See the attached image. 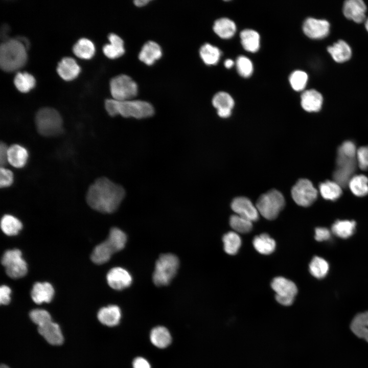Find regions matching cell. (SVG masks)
Masks as SVG:
<instances>
[{"label": "cell", "mask_w": 368, "mask_h": 368, "mask_svg": "<svg viewBox=\"0 0 368 368\" xmlns=\"http://www.w3.org/2000/svg\"><path fill=\"white\" fill-rule=\"evenodd\" d=\"M124 188L106 177L96 179L86 194L87 204L94 210L103 213L114 212L125 197Z\"/></svg>", "instance_id": "1"}, {"label": "cell", "mask_w": 368, "mask_h": 368, "mask_svg": "<svg viewBox=\"0 0 368 368\" xmlns=\"http://www.w3.org/2000/svg\"><path fill=\"white\" fill-rule=\"evenodd\" d=\"M105 107L108 113L112 117L120 114L123 117L140 119L150 117L154 113L151 104L141 100L107 99L105 101Z\"/></svg>", "instance_id": "2"}, {"label": "cell", "mask_w": 368, "mask_h": 368, "mask_svg": "<svg viewBox=\"0 0 368 368\" xmlns=\"http://www.w3.org/2000/svg\"><path fill=\"white\" fill-rule=\"evenodd\" d=\"M27 58L26 48L18 39H8L0 46V66L7 72H12L24 66Z\"/></svg>", "instance_id": "3"}, {"label": "cell", "mask_w": 368, "mask_h": 368, "mask_svg": "<svg viewBox=\"0 0 368 368\" xmlns=\"http://www.w3.org/2000/svg\"><path fill=\"white\" fill-rule=\"evenodd\" d=\"M126 242L127 236L124 232L118 228H112L108 238L94 249L90 256L91 261L99 265L106 263L113 254L124 248Z\"/></svg>", "instance_id": "4"}, {"label": "cell", "mask_w": 368, "mask_h": 368, "mask_svg": "<svg viewBox=\"0 0 368 368\" xmlns=\"http://www.w3.org/2000/svg\"><path fill=\"white\" fill-rule=\"evenodd\" d=\"M37 132L45 137L60 134L63 131V121L60 113L51 107L39 109L35 118Z\"/></svg>", "instance_id": "5"}, {"label": "cell", "mask_w": 368, "mask_h": 368, "mask_svg": "<svg viewBox=\"0 0 368 368\" xmlns=\"http://www.w3.org/2000/svg\"><path fill=\"white\" fill-rule=\"evenodd\" d=\"M179 267L178 258L172 254L160 256L156 262L152 275L154 283L158 286L169 284L176 274Z\"/></svg>", "instance_id": "6"}, {"label": "cell", "mask_w": 368, "mask_h": 368, "mask_svg": "<svg viewBox=\"0 0 368 368\" xmlns=\"http://www.w3.org/2000/svg\"><path fill=\"white\" fill-rule=\"evenodd\" d=\"M285 204L284 197L279 191L272 189L261 195L255 204L258 212L268 220L275 219Z\"/></svg>", "instance_id": "7"}, {"label": "cell", "mask_w": 368, "mask_h": 368, "mask_svg": "<svg viewBox=\"0 0 368 368\" xmlns=\"http://www.w3.org/2000/svg\"><path fill=\"white\" fill-rule=\"evenodd\" d=\"M110 88L113 99L118 101L131 100L137 94L136 83L126 75H120L111 79Z\"/></svg>", "instance_id": "8"}, {"label": "cell", "mask_w": 368, "mask_h": 368, "mask_svg": "<svg viewBox=\"0 0 368 368\" xmlns=\"http://www.w3.org/2000/svg\"><path fill=\"white\" fill-rule=\"evenodd\" d=\"M1 262L7 274L12 279L20 278L27 273V265L18 249L8 250L4 254Z\"/></svg>", "instance_id": "9"}, {"label": "cell", "mask_w": 368, "mask_h": 368, "mask_svg": "<svg viewBox=\"0 0 368 368\" xmlns=\"http://www.w3.org/2000/svg\"><path fill=\"white\" fill-rule=\"evenodd\" d=\"M271 286L275 292V300L279 304L285 306L293 304L297 293V288L292 281L278 277L272 280Z\"/></svg>", "instance_id": "10"}, {"label": "cell", "mask_w": 368, "mask_h": 368, "mask_svg": "<svg viewBox=\"0 0 368 368\" xmlns=\"http://www.w3.org/2000/svg\"><path fill=\"white\" fill-rule=\"evenodd\" d=\"M318 192L312 183L307 179H299L291 189V196L298 205L307 207L316 199Z\"/></svg>", "instance_id": "11"}, {"label": "cell", "mask_w": 368, "mask_h": 368, "mask_svg": "<svg viewBox=\"0 0 368 368\" xmlns=\"http://www.w3.org/2000/svg\"><path fill=\"white\" fill-rule=\"evenodd\" d=\"M356 158L348 157L337 153L336 169L334 172V181L341 186H344L351 179L356 167Z\"/></svg>", "instance_id": "12"}, {"label": "cell", "mask_w": 368, "mask_h": 368, "mask_svg": "<svg viewBox=\"0 0 368 368\" xmlns=\"http://www.w3.org/2000/svg\"><path fill=\"white\" fill-rule=\"evenodd\" d=\"M330 28V24L327 20L309 17L304 21L303 30L309 38L318 39L328 36Z\"/></svg>", "instance_id": "13"}, {"label": "cell", "mask_w": 368, "mask_h": 368, "mask_svg": "<svg viewBox=\"0 0 368 368\" xmlns=\"http://www.w3.org/2000/svg\"><path fill=\"white\" fill-rule=\"evenodd\" d=\"M232 210L238 215L256 221L259 218V212L255 205L247 197L240 196L235 198L231 204Z\"/></svg>", "instance_id": "14"}, {"label": "cell", "mask_w": 368, "mask_h": 368, "mask_svg": "<svg viewBox=\"0 0 368 368\" xmlns=\"http://www.w3.org/2000/svg\"><path fill=\"white\" fill-rule=\"evenodd\" d=\"M106 279L109 286L113 289L121 290L130 286L132 278L125 269L116 267L110 269Z\"/></svg>", "instance_id": "15"}, {"label": "cell", "mask_w": 368, "mask_h": 368, "mask_svg": "<svg viewBox=\"0 0 368 368\" xmlns=\"http://www.w3.org/2000/svg\"><path fill=\"white\" fill-rule=\"evenodd\" d=\"M366 6L362 0H347L343 5V13L345 17L356 23L365 20Z\"/></svg>", "instance_id": "16"}, {"label": "cell", "mask_w": 368, "mask_h": 368, "mask_svg": "<svg viewBox=\"0 0 368 368\" xmlns=\"http://www.w3.org/2000/svg\"><path fill=\"white\" fill-rule=\"evenodd\" d=\"M302 108L308 112H317L322 107L323 97L315 89H308L304 91L301 97Z\"/></svg>", "instance_id": "17"}, {"label": "cell", "mask_w": 368, "mask_h": 368, "mask_svg": "<svg viewBox=\"0 0 368 368\" xmlns=\"http://www.w3.org/2000/svg\"><path fill=\"white\" fill-rule=\"evenodd\" d=\"M38 332L50 344L55 346L63 343V337L59 325L52 320L38 327Z\"/></svg>", "instance_id": "18"}, {"label": "cell", "mask_w": 368, "mask_h": 368, "mask_svg": "<svg viewBox=\"0 0 368 368\" xmlns=\"http://www.w3.org/2000/svg\"><path fill=\"white\" fill-rule=\"evenodd\" d=\"M212 104L217 109L218 116L221 118H226L231 114L234 101L228 94L220 91L214 96Z\"/></svg>", "instance_id": "19"}, {"label": "cell", "mask_w": 368, "mask_h": 368, "mask_svg": "<svg viewBox=\"0 0 368 368\" xmlns=\"http://www.w3.org/2000/svg\"><path fill=\"white\" fill-rule=\"evenodd\" d=\"M29 158V153L24 146L17 144H13L8 149V163L13 167L21 168L25 166Z\"/></svg>", "instance_id": "20"}, {"label": "cell", "mask_w": 368, "mask_h": 368, "mask_svg": "<svg viewBox=\"0 0 368 368\" xmlns=\"http://www.w3.org/2000/svg\"><path fill=\"white\" fill-rule=\"evenodd\" d=\"M54 294V290L51 284L48 282H37L33 285L31 295L36 304H40L51 302Z\"/></svg>", "instance_id": "21"}, {"label": "cell", "mask_w": 368, "mask_h": 368, "mask_svg": "<svg viewBox=\"0 0 368 368\" xmlns=\"http://www.w3.org/2000/svg\"><path fill=\"white\" fill-rule=\"evenodd\" d=\"M57 71L62 79L68 81L78 76L80 72V67L74 59L66 57L58 63Z\"/></svg>", "instance_id": "22"}, {"label": "cell", "mask_w": 368, "mask_h": 368, "mask_svg": "<svg viewBox=\"0 0 368 368\" xmlns=\"http://www.w3.org/2000/svg\"><path fill=\"white\" fill-rule=\"evenodd\" d=\"M162 55L160 46L155 42L149 41L142 47L139 55V59L148 65H152Z\"/></svg>", "instance_id": "23"}, {"label": "cell", "mask_w": 368, "mask_h": 368, "mask_svg": "<svg viewBox=\"0 0 368 368\" xmlns=\"http://www.w3.org/2000/svg\"><path fill=\"white\" fill-rule=\"evenodd\" d=\"M327 51L333 60L338 63L349 60L352 56V50L345 41L339 40L327 48Z\"/></svg>", "instance_id": "24"}, {"label": "cell", "mask_w": 368, "mask_h": 368, "mask_svg": "<svg viewBox=\"0 0 368 368\" xmlns=\"http://www.w3.org/2000/svg\"><path fill=\"white\" fill-rule=\"evenodd\" d=\"M121 317L120 308L116 305H110L102 308L98 313V318L103 324L112 327L119 323Z\"/></svg>", "instance_id": "25"}, {"label": "cell", "mask_w": 368, "mask_h": 368, "mask_svg": "<svg viewBox=\"0 0 368 368\" xmlns=\"http://www.w3.org/2000/svg\"><path fill=\"white\" fill-rule=\"evenodd\" d=\"M110 43L103 47L104 54L110 59H114L122 56L125 53L123 40L118 35L110 33L108 36Z\"/></svg>", "instance_id": "26"}, {"label": "cell", "mask_w": 368, "mask_h": 368, "mask_svg": "<svg viewBox=\"0 0 368 368\" xmlns=\"http://www.w3.org/2000/svg\"><path fill=\"white\" fill-rule=\"evenodd\" d=\"M350 327L355 335L368 342V311L357 314Z\"/></svg>", "instance_id": "27"}, {"label": "cell", "mask_w": 368, "mask_h": 368, "mask_svg": "<svg viewBox=\"0 0 368 368\" xmlns=\"http://www.w3.org/2000/svg\"><path fill=\"white\" fill-rule=\"evenodd\" d=\"M241 44L243 48L250 52H256L260 47V35L255 30L245 29L240 33Z\"/></svg>", "instance_id": "28"}, {"label": "cell", "mask_w": 368, "mask_h": 368, "mask_svg": "<svg viewBox=\"0 0 368 368\" xmlns=\"http://www.w3.org/2000/svg\"><path fill=\"white\" fill-rule=\"evenodd\" d=\"M213 30L220 37L228 39L235 34L236 27L232 20L227 18H221L215 21Z\"/></svg>", "instance_id": "29"}, {"label": "cell", "mask_w": 368, "mask_h": 368, "mask_svg": "<svg viewBox=\"0 0 368 368\" xmlns=\"http://www.w3.org/2000/svg\"><path fill=\"white\" fill-rule=\"evenodd\" d=\"M356 223L354 220H336L332 225V232L336 236L346 239L355 232Z\"/></svg>", "instance_id": "30"}, {"label": "cell", "mask_w": 368, "mask_h": 368, "mask_svg": "<svg viewBox=\"0 0 368 368\" xmlns=\"http://www.w3.org/2000/svg\"><path fill=\"white\" fill-rule=\"evenodd\" d=\"M252 243L256 250L263 255H269L272 253L276 246L275 241L267 234H262L256 236Z\"/></svg>", "instance_id": "31"}, {"label": "cell", "mask_w": 368, "mask_h": 368, "mask_svg": "<svg viewBox=\"0 0 368 368\" xmlns=\"http://www.w3.org/2000/svg\"><path fill=\"white\" fill-rule=\"evenodd\" d=\"M150 337L151 342L159 348H166L171 342V336L169 331L162 326L153 328Z\"/></svg>", "instance_id": "32"}, {"label": "cell", "mask_w": 368, "mask_h": 368, "mask_svg": "<svg viewBox=\"0 0 368 368\" xmlns=\"http://www.w3.org/2000/svg\"><path fill=\"white\" fill-rule=\"evenodd\" d=\"M341 186L335 181L327 180L319 186L321 196L326 200H335L342 194Z\"/></svg>", "instance_id": "33"}, {"label": "cell", "mask_w": 368, "mask_h": 368, "mask_svg": "<svg viewBox=\"0 0 368 368\" xmlns=\"http://www.w3.org/2000/svg\"><path fill=\"white\" fill-rule=\"evenodd\" d=\"M351 191L356 196L362 197L368 194V178L364 175L352 176L348 182Z\"/></svg>", "instance_id": "34"}, {"label": "cell", "mask_w": 368, "mask_h": 368, "mask_svg": "<svg viewBox=\"0 0 368 368\" xmlns=\"http://www.w3.org/2000/svg\"><path fill=\"white\" fill-rule=\"evenodd\" d=\"M74 54L81 58L89 59L95 53V46L93 42L86 38H81L74 45Z\"/></svg>", "instance_id": "35"}, {"label": "cell", "mask_w": 368, "mask_h": 368, "mask_svg": "<svg viewBox=\"0 0 368 368\" xmlns=\"http://www.w3.org/2000/svg\"><path fill=\"white\" fill-rule=\"evenodd\" d=\"M200 55L207 65H215L218 62L221 52L219 49L209 43L203 44L200 49Z\"/></svg>", "instance_id": "36"}, {"label": "cell", "mask_w": 368, "mask_h": 368, "mask_svg": "<svg viewBox=\"0 0 368 368\" xmlns=\"http://www.w3.org/2000/svg\"><path fill=\"white\" fill-rule=\"evenodd\" d=\"M3 232L8 236L16 235L22 228V223L16 217L11 215H5L1 221Z\"/></svg>", "instance_id": "37"}, {"label": "cell", "mask_w": 368, "mask_h": 368, "mask_svg": "<svg viewBox=\"0 0 368 368\" xmlns=\"http://www.w3.org/2000/svg\"><path fill=\"white\" fill-rule=\"evenodd\" d=\"M224 251L229 255H234L237 253L241 245V239L239 235L235 232H229L222 238Z\"/></svg>", "instance_id": "38"}, {"label": "cell", "mask_w": 368, "mask_h": 368, "mask_svg": "<svg viewBox=\"0 0 368 368\" xmlns=\"http://www.w3.org/2000/svg\"><path fill=\"white\" fill-rule=\"evenodd\" d=\"M14 83L18 90L26 93L35 86V79L29 73L18 72L14 77Z\"/></svg>", "instance_id": "39"}, {"label": "cell", "mask_w": 368, "mask_h": 368, "mask_svg": "<svg viewBox=\"0 0 368 368\" xmlns=\"http://www.w3.org/2000/svg\"><path fill=\"white\" fill-rule=\"evenodd\" d=\"M329 265L324 259L315 256L309 264L310 273L317 279H322L328 273Z\"/></svg>", "instance_id": "40"}, {"label": "cell", "mask_w": 368, "mask_h": 368, "mask_svg": "<svg viewBox=\"0 0 368 368\" xmlns=\"http://www.w3.org/2000/svg\"><path fill=\"white\" fill-rule=\"evenodd\" d=\"M250 220L237 214L232 215L229 218V224L232 228L237 233L245 234L250 232L252 223Z\"/></svg>", "instance_id": "41"}, {"label": "cell", "mask_w": 368, "mask_h": 368, "mask_svg": "<svg viewBox=\"0 0 368 368\" xmlns=\"http://www.w3.org/2000/svg\"><path fill=\"white\" fill-rule=\"evenodd\" d=\"M308 78V77L306 72L297 70L291 74L289 77V82L294 90L301 91L306 87Z\"/></svg>", "instance_id": "42"}, {"label": "cell", "mask_w": 368, "mask_h": 368, "mask_svg": "<svg viewBox=\"0 0 368 368\" xmlns=\"http://www.w3.org/2000/svg\"><path fill=\"white\" fill-rule=\"evenodd\" d=\"M236 66L238 73L242 77H249L253 72V65L251 61L245 56H240L236 60Z\"/></svg>", "instance_id": "43"}, {"label": "cell", "mask_w": 368, "mask_h": 368, "mask_svg": "<svg viewBox=\"0 0 368 368\" xmlns=\"http://www.w3.org/2000/svg\"><path fill=\"white\" fill-rule=\"evenodd\" d=\"M30 317L38 327L52 320L50 313L47 311L42 309L32 310L30 313Z\"/></svg>", "instance_id": "44"}, {"label": "cell", "mask_w": 368, "mask_h": 368, "mask_svg": "<svg viewBox=\"0 0 368 368\" xmlns=\"http://www.w3.org/2000/svg\"><path fill=\"white\" fill-rule=\"evenodd\" d=\"M357 150L354 143L351 141H347L343 142L339 146L337 153L348 157L356 158Z\"/></svg>", "instance_id": "45"}, {"label": "cell", "mask_w": 368, "mask_h": 368, "mask_svg": "<svg viewBox=\"0 0 368 368\" xmlns=\"http://www.w3.org/2000/svg\"><path fill=\"white\" fill-rule=\"evenodd\" d=\"M356 157L360 169L363 170L368 169V146L358 149Z\"/></svg>", "instance_id": "46"}, {"label": "cell", "mask_w": 368, "mask_h": 368, "mask_svg": "<svg viewBox=\"0 0 368 368\" xmlns=\"http://www.w3.org/2000/svg\"><path fill=\"white\" fill-rule=\"evenodd\" d=\"M14 180L13 172L5 167H1L0 186L1 188H7L12 185Z\"/></svg>", "instance_id": "47"}, {"label": "cell", "mask_w": 368, "mask_h": 368, "mask_svg": "<svg viewBox=\"0 0 368 368\" xmlns=\"http://www.w3.org/2000/svg\"><path fill=\"white\" fill-rule=\"evenodd\" d=\"M331 237L330 231L326 227H318L315 229V239L318 241L329 240Z\"/></svg>", "instance_id": "48"}, {"label": "cell", "mask_w": 368, "mask_h": 368, "mask_svg": "<svg viewBox=\"0 0 368 368\" xmlns=\"http://www.w3.org/2000/svg\"><path fill=\"white\" fill-rule=\"evenodd\" d=\"M10 288L6 285H3L0 288V302L1 304L7 305L10 302Z\"/></svg>", "instance_id": "49"}, {"label": "cell", "mask_w": 368, "mask_h": 368, "mask_svg": "<svg viewBox=\"0 0 368 368\" xmlns=\"http://www.w3.org/2000/svg\"><path fill=\"white\" fill-rule=\"evenodd\" d=\"M8 147L4 143L1 142L0 145V164L1 167H4L8 163L7 154Z\"/></svg>", "instance_id": "50"}, {"label": "cell", "mask_w": 368, "mask_h": 368, "mask_svg": "<svg viewBox=\"0 0 368 368\" xmlns=\"http://www.w3.org/2000/svg\"><path fill=\"white\" fill-rule=\"evenodd\" d=\"M133 368H151L149 362L143 357H137L133 361Z\"/></svg>", "instance_id": "51"}, {"label": "cell", "mask_w": 368, "mask_h": 368, "mask_svg": "<svg viewBox=\"0 0 368 368\" xmlns=\"http://www.w3.org/2000/svg\"><path fill=\"white\" fill-rule=\"evenodd\" d=\"M149 2V0H136L134 1V3L137 7H142L147 4Z\"/></svg>", "instance_id": "52"}, {"label": "cell", "mask_w": 368, "mask_h": 368, "mask_svg": "<svg viewBox=\"0 0 368 368\" xmlns=\"http://www.w3.org/2000/svg\"><path fill=\"white\" fill-rule=\"evenodd\" d=\"M234 64V61L230 59H226L224 61V66L227 68H230L232 67Z\"/></svg>", "instance_id": "53"}, {"label": "cell", "mask_w": 368, "mask_h": 368, "mask_svg": "<svg viewBox=\"0 0 368 368\" xmlns=\"http://www.w3.org/2000/svg\"><path fill=\"white\" fill-rule=\"evenodd\" d=\"M365 28H366L367 31L368 32V18L365 21Z\"/></svg>", "instance_id": "54"}, {"label": "cell", "mask_w": 368, "mask_h": 368, "mask_svg": "<svg viewBox=\"0 0 368 368\" xmlns=\"http://www.w3.org/2000/svg\"><path fill=\"white\" fill-rule=\"evenodd\" d=\"M0 368H9V367L5 364H2Z\"/></svg>", "instance_id": "55"}]
</instances>
